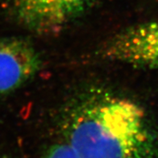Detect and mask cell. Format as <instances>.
Returning a JSON list of instances; mask_svg holds the SVG:
<instances>
[{"label": "cell", "instance_id": "cell-1", "mask_svg": "<svg viewBox=\"0 0 158 158\" xmlns=\"http://www.w3.org/2000/svg\"><path fill=\"white\" fill-rule=\"evenodd\" d=\"M65 132L82 158H156V139L144 112L127 99H88L72 112Z\"/></svg>", "mask_w": 158, "mask_h": 158}, {"label": "cell", "instance_id": "cell-2", "mask_svg": "<svg viewBox=\"0 0 158 158\" xmlns=\"http://www.w3.org/2000/svg\"><path fill=\"white\" fill-rule=\"evenodd\" d=\"M102 56L158 71V19L116 35L103 48Z\"/></svg>", "mask_w": 158, "mask_h": 158}, {"label": "cell", "instance_id": "cell-3", "mask_svg": "<svg viewBox=\"0 0 158 158\" xmlns=\"http://www.w3.org/2000/svg\"><path fill=\"white\" fill-rule=\"evenodd\" d=\"M89 0H11L26 26L39 32H56L79 14Z\"/></svg>", "mask_w": 158, "mask_h": 158}, {"label": "cell", "instance_id": "cell-4", "mask_svg": "<svg viewBox=\"0 0 158 158\" xmlns=\"http://www.w3.org/2000/svg\"><path fill=\"white\" fill-rule=\"evenodd\" d=\"M40 66L38 53L29 43L15 38L0 39V95L25 84Z\"/></svg>", "mask_w": 158, "mask_h": 158}, {"label": "cell", "instance_id": "cell-5", "mask_svg": "<svg viewBox=\"0 0 158 158\" xmlns=\"http://www.w3.org/2000/svg\"><path fill=\"white\" fill-rule=\"evenodd\" d=\"M44 158H82L68 143L55 144L46 152Z\"/></svg>", "mask_w": 158, "mask_h": 158}, {"label": "cell", "instance_id": "cell-6", "mask_svg": "<svg viewBox=\"0 0 158 158\" xmlns=\"http://www.w3.org/2000/svg\"><path fill=\"white\" fill-rule=\"evenodd\" d=\"M0 158H6V157H2V156H0Z\"/></svg>", "mask_w": 158, "mask_h": 158}]
</instances>
